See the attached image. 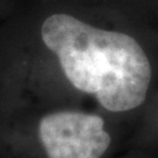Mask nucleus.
<instances>
[{
	"label": "nucleus",
	"instance_id": "f257e3e1",
	"mask_svg": "<svg viewBox=\"0 0 158 158\" xmlns=\"http://www.w3.org/2000/svg\"><path fill=\"white\" fill-rule=\"evenodd\" d=\"M41 41L67 90L91 97L101 111L134 130L156 95L158 80L157 60L145 44L66 13L46 19Z\"/></svg>",
	"mask_w": 158,
	"mask_h": 158
},
{
	"label": "nucleus",
	"instance_id": "f03ea898",
	"mask_svg": "<svg viewBox=\"0 0 158 158\" xmlns=\"http://www.w3.org/2000/svg\"><path fill=\"white\" fill-rule=\"evenodd\" d=\"M130 134L101 110L70 104L0 109V158H121Z\"/></svg>",
	"mask_w": 158,
	"mask_h": 158
},
{
	"label": "nucleus",
	"instance_id": "7ed1b4c3",
	"mask_svg": "<svg viewBox=\"0 0 158 158\" xmlns=\"http://www.w3.org/2000/svg\"><path fill=\"white\" fill-rule=\"evenodd\" d=\"M121 158H158L157 93L128 137Z\"/></svg>",
	"mask_w": 158,
	"mask_h": 158
}]
</instances>
